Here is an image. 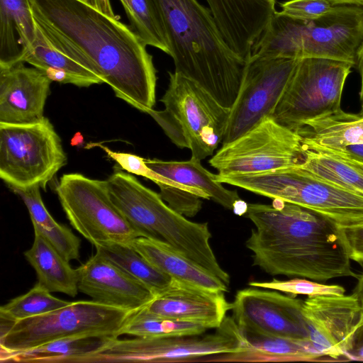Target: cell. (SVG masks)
I'll list each match as a JSON object with an SVG mask.
<instances>
[{"label": "cell", "instance_id": "cell-43", "mask_svg": "<svg viewBox=\"0 0 363 363\" xmlns=\"http://www.w3.org/2000/svg\"><path fill=\"white\" fill-rule=\"evenodd\" d=\"M352 294L357 298L359 303L362 310V318L360 320H363V273L358 277V280Z\"/></svg>", "mask_w": 363, "mask_h": 363}, {"label": "cell", "instance_id": "cell-45", "mask_svg": "<svg viewBox=\"0 0 363 363\" xmlns=\"http://www.w3.org/2000/svg\"><path fill=\"white\" fill-rule=\"evenodd\" d=\"M350 156L363 160V144L349 146L345 149L339 150Z\"/></svg>", "mask_w": 363, "mask_h": 363}, {"label": "cell", "instance_id": "cell-1", "mask_svg": "<svg viewBox=\"0 0 363 363\" xmlns=\"http://www.w3.org/2000/svg\"><path fill=\"white\" fill-rule=\"evenodd\" d=\"M34 18L75 47L116 96L148 113L155 104L157 71L146 44L117 16L84 0H29Z\"/></svg>", "mask_w": 363, "mask_h": 363}, {"label": "cell", "instance_id": "cell-44", "mask_svg": "<svg viewBox=\"0 0 363 363\" xmlns=\"http://www.w3.org/2000/svg\"><path fill=\"white\" fill-rule=\"evenodd\" d=\"M356 65H357V68L360 75L361 86L359 91V98L362 106L361 111H363V47L358 55Z\"/></svg>", "mask_w": 363, "mask_h": 363}, {"label": "cell", "instance_id": "cell-36", "mask_svg": "<svg viewBox=\"0 0 363 363\" xmlns=\"http://www.w3.org/2000/svg\"><path fill=\"white\" fill-rule=\"evenodd\" d=\"M160 195L167 204L177 213L194 217L201 209L202 201L198 195L174 186L158 183Z\"/></svg>", "mask_w": 363, "mask_h": 363}, {"label": "cell", "instance_id": "cell-2", "mask_svg": "<svg viewBox=\"0 0 363 363\" xmlns=\"http://www.w3.org/2000/svg\"><path fill=\"white\" fill-rule=\"evenodd\" d=\"M245 216L255 227L246 247L266 273L316 281L357 277L340 228L325 216L281 199L250 203Z\"/></svg>", "mask_w": 363, "mask_h": 363}, {"label": "cell", "instance_id": "cell-27", "mask_svg": "<svg viewBox=\"0 0 363 363\" xmlns=\"http://www.w3.org/2000/svg\"><path fill=\"white\" fill-rule=\"evenodd\" d=\"M145 163L150 169L172 181L203 191L210 199L227 209L233 210L240 199L237 191L223 186L216 181V174L204 168L196 158L191 157L186 161L145 159Z\"/></svg>", "mask_w": 363, "mask_h": 363}, {"label": "cell", "instance_id": "cell-10", "mask_svg": "<svg viewBox=\"0 0 363 363\" xmlns=\"http://www.w3.org/2000/svg\"><path fill=\"white\" fill-rule=\"evenodd\" d=\"M353 66L331 59H300L271 117L296 132L306 121L340 109Z\"/></svg>", "mask_w": 363, "mask_h": 363}, {"label": "cell", "instance_id": "cell-3", "mask_svg": "<svg viewBox=\"0 0 363 363\" xmlns=\"http://www.w3.org/2000/svg\"><path fill=\"white\" fill-rule=\"evenodd\" d=\"M161 16L176 72L197 82L231 108L246 62L225 42L209 8L198 0H153Z\"/></svg>", "mask_w": 363, "mask_h": 363}, {"label": "cell", "instance_id": "cell-35", "mask_svg": "<svg viewBox=\"0 0 363 363\" xmlns=\"http://www.w3.org/2000/svg\"><path fill=\"white\" fill-rule=\"evenodd\" d=\"M249 286L266 289L279 291L293 296L306 295L308 296L323 295H344L345 289L343 286L336 284H324L316 281L306 279H292L289 280H278L269 281H252Z\"/></svg>", "mask_w": 363, "mask_h": 363}, {"label": "cell", "instance_id": "cell-22", "mask_svg": "<svg viewBox=\"0 0 363 363\" xmlns=\"http://www.w3.org/2000/svg\"><path fill=\"white\" fill-rule=\"evenodd\" d=\"M304 149L342 150L363 144V111L347 113L342 108L306 121L298 130Z\"/></svg>", "mask_w": 363, "mask_h": 363}, {"label": "cell", "instance_id": "cell-6", "mask_svg": "<svg viewBox=\"0 0 363 363\" xmlns=\"http://www.w3.org/2000/svg\"><path fill=\"white\" fill-rule=\"evenodd\" d=\"M168 88L161 99L163 111L150 114L178 147L188 148L199 160L213 155L223 142L230 108L221 105L197 82L169 72Z\"/></svg>", "mask_w": 363, "mask_h": 363}, {"label": "cell", "instance_id": "cell-26", "mask_svg": "<svg viewBox=\"0 0 363 363\" xmlns=\"http://www.w3.org/2000/svg\"><path fill=\"white\" fill-rule=\"evenodd\" d=\"M36 21L29 0H0V66L20 62L33 43Z\"/></svg>", "mask_w": 363, "mask_h": 363}, {"label": "cell", "instance_id": "cell-47", "mask_svg": "<svg viewBox=\"0 0 363 363\" xmlns=\"http://www.w3.org/2000/svg\"><path fill=\"white\" fill-rule=\"evenodd\" d=\"M333 6L336 5H355L363 6V0H326Z\"/></svg>", "mask_w": 363, "mask_h": 363}, {"label": "cell", "instance_id": "cell-30", "mask_svg": "<svg viewBox=\"0 0 363 363\" xmlns=\"http://www.w3.org/2000/svg\"><path fill=\"white\" fill-rule=\"evenodd\" d=\"M96 248V252L144 284L155 296L167 289L173 280L130 245L114 243Z\"/></svg>", "mask_w": 363, "mask_h": 363}, {"label": "cell", "instance_id": "cell-40", "mask_svg": "<svg viewBox=\"0 0 363 363\" xmlns=\"http://www.w3.org/2000/svg\"><path fill=\"white\" fill-rule=\"evenodd\" d=\"M346 361H363V320L358 324L352 338V345L345 356Z\"/></svg>", "mask_w": 363, "mask_h": 363}, {"label": "cell", "instance_id": "cell-25", "mask_svg": "<svg viewBox=\"0 0 363 363\" xmlns=\"http://www.w3.org/2000/svg\"><path fill=\"white\" fill-rule=\"evenodd\" d=\"M118 337L108 335H79L60 338L26 350L1 349V362L78 363L106 348Z\"/></svg>", "mask_w": 363, "mask_h": 363}, {"label": "cell", "instance_id": "cell-9", "mask_svg": "<svg viewBox=\"0 0 363 363\" xmlns=\"http://www.w3.org/2000/svg\"><path fill=\"white\" fill-rule=\"evenodd\" d=\"M201 335L117 337L103 350L78 363L205 362L211 356L246 349L244 337L233 317H225L214 333Z\"/></svg>", "mask_w": 363, "mask_h": 363}, {"label": "cell", "instance_id": "cell-24", "mask_svg": "<svg viewBox=\"0 0 363 363\" xmlns=\"http://www.w3.org/2000/svg\"><path fill=\"white\" fill-rule=\"evenodd\" d=\"M130 245L156 268L173 279L208 289L228 291V286L221 279L163 241L138 237Z\"/></svg>", "mask_w": 363, "mask_h": 363}, {"label": "cell", "instance_id": "cell-29", "mask_svg": "<svg viewBox=\"0 0 363 363\" xmlns=\"http://www.w3.org/2000/svg\"><path fill=\"white\" fill-rule=\"evenodd\" d=\"M40 187L13 189L24 202L30 216L34 233L45 238L67 261L80 257V239L64 225L58 223L45 208Z\"/></svg>", "mask_w": 363, "mask_h": 363}, {"label": "cell", "instance_id": "cell-28", "mask_svg": "<svg viewBox=\"0 0 363 363\" xmlns=\"http://www.w3.org/2000/svg\"><path fill=\"white\" fill-rule=\"evenodd\" d=\"M24 256L35 269L38 282L50 292L74 297L78 293V272L45 238L35 233Z\"/></svg>", "mask_w": 363, "mask_h": 363}, {"label": "cell", "instance_id": "cell-17", "mask_svg": "<svg viewBox=\"0 0 363 363\" xmlns=\"http://www.w3.org/2000/svg\"><path fill=\"white\" fill-rule=\"evenodd\" d=\"M20 62L42 71L52 82L79 87L104 83L82 52L38 21L35 39L22 51Z\"/></svg>", "mask_w": 363, "mask_h": 363}, {"label": "cell", "instance_id": "cell-18", "mask_svg": "<svg viewBox=\"0 0 363 363\" xmlns=\"http://www.w3.org/2000/svg\"><path fill=\"white\" fill-rule=\"evenodd\" d=\"M77 269L78 290L100 303L135 311L155 296L150 289L98 252Z\"/></svg>", "mask_w": 363, "mask_h": 363}, {"label": "cell", "instance_id": "cell-14", "mask_svg": "<svg viewBox=\"0 0 363 363\" xmlns=\"http://www.w3.org/2000/svg\"><path fill=\"white\" fill-rule=\"evenodd\" d=\"M299 60L249 59L239 93L230 108L222 145L235 140L272 116Z\"/></svg>", "mask_w": 363, "mask_h": 363}, {"label": "cell", "instance_id": "cell-20", "mask_svg": "<svg viewBox=\"0 0 363 363\" xmlns=\"http://www.w3.org/2000/svg\"><path fill=\"white\" fill-rule=\"evenodd\" d=\"M145 308L157 315L216 329L231 310L232 303L226 300L224 291L173 279Z\"/></svg>", "mask_w": 363, "mask_h": 363}, {"label": "cell", "instance_id": "cell-23", "mask_svg": "<svg viewBox=\"0 0 363 363\" xmlns=\"http://www.w3.org/2000/svg\"><path fill=\"white\" fill-rule=\"evenodd\" d=\"M241 331V330H240ZM246 343L242 352L208 357L206 362H267L328 361L310 342L241 331Z\"/></svg>", "mask_w": 363, "mask_h": 363}, {"label": "cell", "instance_id": "cell-38", "mask_svg": "<svg viewBox=\"0 0 363 363\" xmlns=\"http://www.w3.org/2000/svg\"><path fill=\"white\" fill-rule=\"evenodd\" d=\"M107 155L115 160L117 164L128 173L144 177L153 180L155 172L150 169L145 163V159L130 153L113 152L107 147L97 144Z\"/></svg>", "mask_w": 363, "mask_h": 363}, {"label": "cell", "instance_id": "cell-7", "mask_svg": "<svg viewBox=\"0 0 363 363\" xmlns=\"http://www.w3.org/2000/svg\"><path fill=\"white\" fill-rule=\"evenodd\" d=\"M216 180L308 208L342 228L363 224L362 196L315 179L299 166L255 174H217Z\"/></svg>", "mask_w": 363, "mask_h": 363}, {"label": "cell", "instance_id": "cell-39", "mask_svg": "<svg viewBox=\"0 0 363 363\" xmlns=\"http://www.w3.org/2000/svg\"><path fill=\"white\" fill-rule=\"evenodd\" d=\"M340 230L350 259L363 264V224Z\"/></svg>", "mask_w": 363, "mask_h": 363}, {"label": "cell", "instance_id": "cell-19", "mask_svg": "<svg viewBox=\"0 0 363 363\" xmlns=\"http://www.w3.org/2000/svg\"><path fill=\"white\" fill-rule=\"evenodd\" d=\"M51 83L42 71L23 62L0 66V123L22 125L43 120Z\"/></svg>", "mask_w": 363, "mask_h": 363}, {"label": "cell", "instance_id": "cell-5", "mask_svg": "<svg viewBox=\"0 0 363 363\" xmlns=\"http://www.w3.org/2000/svg\"><path fill=\"white\" fill-rule=\"evenodd\" d=\"M362 47L363 7L336 5L309 21L276 11L253 45L251 57L325 58L356 65Z\"/></svg>", "mask_w": 363, "mask_h": 363}, {"label": "cell", "instance_id": "cell-15", "mask_svg": "<svg viewBox=\"0 0 363 363\" xmlns=\"http://www.w3.org/2000/svg\"><path fill=\"white\" fill-rule=\"evenodd\" d=\"M233 318L241 331L310 342L303 301L252 286L237 291Z\"/></svg>", "mask_w": 363, "mask_h": 363}, {"label": "cell", "instance_id": "cell-16", "mask_svg": "<svg viewBox=\"0 0 363 363\" xmlns=\"http://www.w3.org/2000/svg\"><path fill=\"white\" fill-rule=\"evenodd\" d=\"M303 314L313 348L328 361H346L362 318L357 298L353 294L308 296Z\"/></svg>", "mask_w": 363, "mask_h": 363}, {"label": "cell", "instance_id": "cell-4", "mask_svg": "<svg viewBox=\"0 0 363 363\" xmlns=\"http://www.w3.org/2000/svg\"><path fill=\"white\" fill-rule=\"evenodd\" d=\"M106 184L112 202L142 237L167 243L228 286L230 276L219 264L210 245L207 223L192 222L177 213L160 194L128 173L114 172Z\"/></svg>", "mask_w": 363, "mask_h": 363}, {"label": "cell", "instance_id": "cell-34", "mask_svg": "<svg viewBox=\"0 0 363 363\" xmlns=\"http://www.w3.org/2000/svg\"><path fill=\"white\" fill-rule=\"evenodd\" d=\"M69 303L53 296L50 291L38 282L27 293L2 306L0 314L16 322L53 311Z\"/></svg>", "mask_w": 363, "mask_h": 363}, {"label": "cell", "instance_id": "cell-13", "mask_svg": "<svg viewBox=\"0 0 363 363\" xmlns=\"http://www.w3.org/2000/svg\"><path fill=\"white\" fill-rule=\"evenodd\" d=\"M304 148L299 135L267 117L209 160L219 175L255 174L296 167Z\"/></svg>", "mask_w": 363, "mask_h": 363}, {"label": "cell", "instance_id": "cell-42", "mask_svg": "<svg viewBox=\"0 0 363 363\" xmlns=\"http://www.w3.org/2000/svg\"><path fill=\"white\" fill-rule=\"evenodd\" d=\"M86 3L91 5L94 8L104 12V13L115 17L116 16L114 13L110 0H84Z\"/></svg>", "mask_w": 363, "mask_h": 363}, {"label": "cell", "instance_id": "cell-37", "mask_svg": "<svg viewBox=\"0 0 363 363\" xmlns=\"http://www.w3.org/2000/svg\"><path fill=\"white\" fill-rule=\"evenodd\" d=\"M279 13L290 18L309 21L327 14L333 5L326 0H288L280 4Z\"/></svg>", "mask_w": 363, "mask_h": 363}, {"label": "cell", "instance_id": "cell-12", "mask_svg": "<svg viewBox=\"0 0 363 363\" xmlns=\"http://www.w3.org/2000/svg\"><path fill=\"white\" fill-rule=\"evenodd\" d=\"M55 190L71 225L96 247L142 237L112 202L106 180L65 174Z\"/></svg>", "mask_w": 363, "mask_h": 363}, {"label": "cell", "instance_id": "cell-33", "mask_svg": "<svg viewBox=\"0 0 363 363\" xmlns=\"http://www.w3.org/2000/svg\"><path fill=\"white\" fill-rule=\"evenodd\" d=\"M130 28L146 44L169 55L162 19L153 0H120Z\"/></svg>", "mask_w": 363, "mask_h": 363}, {"label": "cell", "instance_id": "cell-31", "mask_svg": "<svg viewBox=\"0 0 363 363\" xmlns=\"http://www.w3.org/2000/svg\"><path fill=\"white\" fill-rule=\"evenodd\" d=\"M298 166L315 179L363 196V174L338 159L304 149Z\"/></svg>", "mask_w": 363, "mask_h": 363}, {"label": "cell", "instance_id": "cell-41", "mask_svg": "<svg viewBox=\"0 0 363 363\" xmlns=\"http://www.w3.org/2000/svg\"><path fill=\"white\" fill-rule=\"evenodd\" d=\"M317 152H320L327 154L331 157H333L336 159H338L345 162L346 164L350 165L351 167H354L355 169H357L363 174V160L350 156L348 154L345 153V152L339 150H326Z\"/></svg>", "mask_w": 363, "mask_h": 363}, {"label": "cell", "instance_id": "cell-46", "mask_svg": "<svg viewBox=\"0 0 363 363\" xmlns=\"http://www.w3.org/2000/svg\"><path fill=\"white\" fill-rule=\"evenodd\" d=\"M248 204L240 199L233 206V211L238 216L245 215L247 211Z\"/></svg>", "mask_w": 363, "mask_h": 363}, {"label": "cell", "instance_id": "cell-8", "mask_svg": "<svg viewBox=\"0 0 363 363\" xmlns=\"http://www.w3.org/2000/svg\"><path fill=\"white\" fill-rule=\"evenodd\" d=\"M62 141L50 121L0 123V178L13 189L48 183L67 164Z\"/></svg>", "mask_w": 363, "mask_h": 363}, {"label": "cell", "instance_id": "cell-32", "mask_svg": "<svg viewBox=\"0 0 363 363\" xmlns=\"http://www.w3.org/2000/svg\"><path fill=\"white\" fill-rule=\"evenodd\" d=\"M205 327L194 323L173 320L153 314L145 306L133 311L124 322L120 335L173 337L202 335Z\"/></svg>", "mask_w": 363, "mask_h": 363}, {"label": "cell", "instance_id": "cell-21", "mask_svg": "<svg viewBox=\"0 0 363 363\" xmlns=\"http://www.w3.org/2000/svg\"><path fill=\"white\" fill-rule=\"evenodd\" d=\"M225 42L246 62L277 11V0H206Z\"/></svg>", "mask_w": 363, "mask_h": 363}, {"label": "cell", "instance_id": "cell-11", "mask_svg": "<svg viewBox=\"0 0 363 363\" xmlns=\"http://www.w3.org/2000/svg\"><path fill=\"white\" fill-rule=\"evenodd\" d=\"M133 311L95 301H77L53 311L16 321L0 337L1 349L17 352L73 335H108L119 337Z\"/></svg>", "mask_w": 363, "mask_h": 363}]
</instances>
